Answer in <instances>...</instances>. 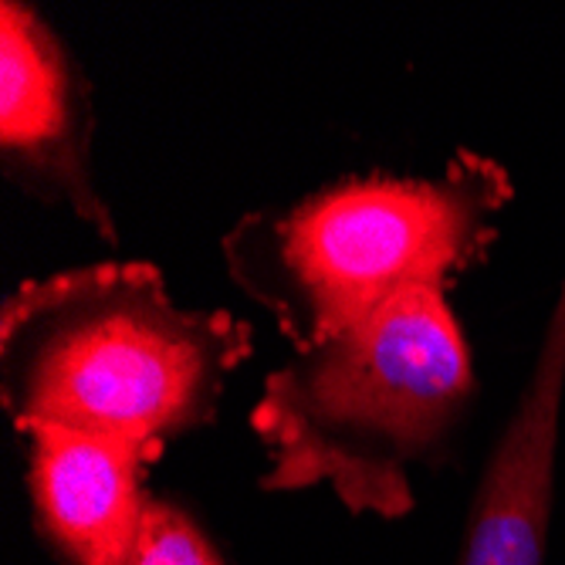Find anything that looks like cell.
I'll return each instance as SVG.
<instances>
[{
    "mask_svg": "<svg viewBox=\"0 0 565 565\" xmlns=\"http://www.w3.org/2000/svg\"><path fill=\"white\" fill-rule=\"evenodd\" d=\"M254 329L170 298L157 265L106 262L31 278L0 308V403L139 447L214 420Z\"/></svg>",
    "mask_w": 565,
    "mask_h": 565,
    "instance_id": "obj_1",
    "label": "cell"
},
{
    "mask_svg": "<svg viewBox=\"0 0 565 565\" xmlns=\"http://www.w3.org/2000/svg\"><path fill=\"white\" fill-rule=\"evenodd\" d=\"M511 200L508 170L460 149L440 177H355L224 237L234 285L295 349H312L406 291H444L484 262Z\"/></svg>",
    "mask_w": 565,
    "mask_h": 565,
    "instance_id": "obj_2",
    "label": "cell"
},
{
    "mask_svg": "<svg viewBox=\"0 0 565 565\" xmlns=\"http://www.w3.org/2000/svg\"><path fill=\"white\" fill-rule=\"evenodd\" d=\"M475 390L444 291H406L345 332L295 349L265 380L250 424L268 488L332 484L355 511L403 515L406 468L454 430Z\"/></svg>",
    "mask_w": 565,
    "mask_h": 565,
    "instance_id": "obj_3",
    "label": "cell"
},
{
    "mask_svg": "<svg viewBox=\"0 0 565 565\" xmlns=\"http://www.w3.org/2000/svg\"><path fill=\"white\" fill-rule=\"evenodd\" d=\"M92 109L65 44L34 8L0 4V149L11 170L116 241L88 177Z\"/></svg>",
    "mask_w": 565,
    "mask_h": 565,
    "instance_id": "obj_4",
    "label": "cell"
},
{
    "mask_svg": "<svg viewBox=\"0 0 565 565\" xmlns=\"http://www.w3.org/2000/svg\"><path fill=\"white\" fill-rule=\"evenodd\" d=\"M28 484L41 532L72 565H129L149 498L142 468L160 447H139L58 424H21Z\"/></svg>",
    "mask_w": 565,
    "mask_h": 565,
    "instance_id": "obj_5",
    "label": "cell"
},
{
    "mask_svg": "<svg viewBox=\"0 0 565 565\" xmlns=\"http://www.w3.org/2000/svg\"><path fill=\"white\" fill-rule=\"evenodd\" d=\"M562 386L565 281L558 288V301L552 308L532 380L488 460L460 565H542L552 508Z\"/></svg>",
    "mask_w": 565,
    "mask_h": 565,
    "instance_id": "obj_6",
    "label": "cell"
},
{
    "mask_svg": "<svg viewBox=\"0 0 565 565\" xmlns=\"http://www.w3.org/2000/svg\"><path fill=\"white\" fill-rule=\"evenodd\" d=\"M129 565H224L203 532L167 501L146 504Z\"/></svg>",
    "mask_w": 565,
    "mask_h": 565,
    "instance_id": "obj_7",
    "label": "cell"
}]
</instances>
